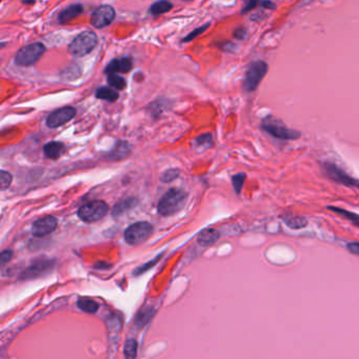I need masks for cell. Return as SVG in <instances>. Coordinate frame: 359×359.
<instances>
[{
  "mask_svg": "<svg viewBox=\"0 0 359 359\" xmlns=\"http://www.w3.org/2000/svg\"><path fill=\"white\" fill-rule=\"evenodd\" d=\"M187 201V193L179 189H170L161 199L158 204V213L163 216L175 214Z\"/></svg>",
  "mask_w": 359,
  "mask_h": 359,
  "instance_id": "cell-1",
  "label": "cell"
},
{
  "mask_svg": "<svg viewBox=\"0 0 359 359\" xmlns=\"http://www.w3.org/2000/svg\"><path fill=\"white\" fill-rule=\"evenodd\" d=\"M23 4H35V0H23Z\"/></svg>",
  "mask_w": 359,
  "mask_h": 359,
  "instance_id": "cell-37",
  "label": "cell"
},
{
  "mask_svg": "<svg viewBox=\"0 0 359 359\" xmlns=\"http://www.w3.org/2000/svg\"><path fill=\"white\" fill-rule=\"evenodd\" d=\"M153 225L147 221L133 223L125 231V239L131 246H138L148 241L153 234Z\"/></svg>",
  "mask_w": 359,
  "mask_h": 359,
  "instance_id": "cell-4",
  "label": "cell"
},
{
  "mask_svg": "<svg viewBox=\"0 0 359 359\" xmlns=\"http://www.w3.org/2000/svg\"><path fill=\"white\" fill-rule=\"evenodd\" d=\"M57 228V219L54 216H46L33 223L32 233L35 236L43 237L54 232Z\"/></svg>",
  "mask_w": 359,
  "mask_h": 359,
  "instance_id": "cell-11",
  "label": "cell"
},
{
  "mask_svg": "<svg viewBox=\"0 0 359 359\" xmlns=\"http://www.w3.org/2000/svg\"><path fill=\"white\" fill-rule=\"evenodd\" d=\"M98 43V38L95 33L91 31H86L79 34L69 46V51L72 55L76 57H83L88 55L93 51Z\"/></svg>",
  "mask_w": 359,
  "mask_h": 359,
  "instance_id": "cell-3",
  "label": "cell"
},
{
  "mask_svg": "<svg viewBox=\"0 0 359 359\" xmlns=\"http://www.w3.org/2000/svg\"><path fill=\"white\" fill-rule=\"evenodd\" d=\"M109 212V206L102 201L90 202L78 210V216L85 222H96L102 219Z\"/></svg>",
  "mask_w": 359,
  "mask_h": 359,
  "instance_id": "cell-5",
  "label": "cell"
},
{
  "mask_svg": "<svg viewBox=\"0 0 359 359\" xmlns=\"http://www.w3.org/2000/svg\"><path fill=\"white\" fill-rule=\"evenodd\" d=\"M261 7L265 8V9H269V10H274L275 9V5L271 2V0H264V2H262L261 4Z\"/></svg>",
  "mask_w": 359,
  "mask_h": 359,
  "instance_id": "cell-36",
  "label": "cell"
},
{
  "mask_svg": "<svg viewBox=\"0 0 359 359\" xmlns=\"http://www.w3.org/2000/svg\"><path fill=\"white\" fill-rule=\"evenodd\" d=\"M46 51L43 44H31L21 48L15 56V63L19 66H30L33 65L39 58H41Z\"/></svg>",
  "mask_w": 359,
  "mask_h": 359,
  "instance_id": "cell-6",
  "label": "cell"
},
{
  "mask_svg": "<svg viewBox=\"0 0 359 359\" xmlns=\"http://www.w3.org/2000/svg\"><path fill=\"white\" fill-rule=\"evenodd\" d=\"M173 8V5L168 2V0H159V2L155 3L150 11H151V14H153L154 16H157V15H162V14H165V13L171 11V9Z\"/></svg>",
  "mask_w": 359,
  "mask_h": 359,
  "instance_id": "cell-20",
  "label": "cell"
},
{
  "mask_svg": "<svg viewBox=\"0 0 359 359\" xmlns=\"http://www.w3.org/2000/svg\"><path fill=\"white\" fill-rule=\"evenodd\" d=\"M324 173L326 176H328L331 180H333L337 183H340L345 187H353L355 188V184L357 182L356 179L348 175L342 169L337 167L335 164L332 163H325L323 166Z\"/></svg>",
  "mask_w": 359,
  "mask_h": 359,
  "instance_id": "cell-8",
  "label": "cell"
},
{
  "mask_svg": "<svg viewBox=\"0 0 359 359\" xmlns=\"http://www.w3.org/2000/svg\"><path fill=\"white\" fill-rule=\"evenodd\" d=\"M132 66H133V63L130 58L124 57V58H119V59H114L105 68V73H108V74L128 73L132 70Z\"/></svg>",
  "mask_w": 359,
  "mask_h": 359,
  "instance_id": "cell-12",
  "label": "cell"
},
{
  "mask_svg": "<svg viewBox=\"0 0 359 359\" xmlns=\"http://www.w3.org/2000/svg\"><path fill=\"white\" fill-rule=\"evenodd\" d=\"M208 28H209V24H206V25L202 26V28H198V29L194 30L192 33H190L187 37L183 39V43H189V42L193 41L194 38H196L198 35H201L202 33H204Z\"/></svg>",
  "mask_w": 359,
  "mask_h": 359,
  "instance_id": "cell-30",
  "label": "cell"
},
{
  "mask_svg": "<svg viewBox=\"0 0 359 359\" xmlns=\"http://www.w3.org/2000/svg\"><path fill=\"white\" fill-rule=\"evenodd\" d=\"M268 72V64L264 61H255L251 63L247 71L245 79V89L247 92H253L256 90L262 78Z\"/></svg>",
  "mask_w": 359,
  "mask_h": 359,
  "instance_id": "cell-7",
  "label": "cell"
},
{
  "mask_svg": "<svg viewBox=\"0 0 359 359\" xmlns=\"http://www.w3.org/2000/svg\"><path fill=\"white\" fill-rule=\"evenodd\" d=\"M347 250L351 254L359 256V243H350L347 245Z\"/></svg>",
  "mask_w": 359,
  "mask_h": 359,
  "instance_id": "cell-31",
  "label": "cell"
},
{
  "mask_svg": "<svg viewBox=\"0 0 359 359\" xmlns=\"http://www.w3.org/2000/svg\"><path fill=\"white\" fill-rule=\"evenodd\" d=\"M50 265H51V262L48 261H39L33 265H31V267L28 269V271H25L23 273V278H34V277H37V271L39 270H42L43 272L47 269L50 268Z\"/></svg>",
  "mask_w": 359,
  "mask_h": 359,
  "instance_id": "cell-21",
  "label": "cell"
},
{
  "mask_svg": "<svg viewBox=\"0 0 359 359\" xmlns=\"http://www.w3.org/2000/svg\"><path fill=\"white\" fill-rule=\"evenodd\" d=\"M159 257H161V256H158L155 260H153V261H150L149 263H147V264H144V265H142V267H140L136 272H135V274H137V275H139L140 273H142V272H145V271H147L148 269H150L151 268V265H154L158 260H159Z\"/></svg>",
  "mask_w": 359,
  "mask_h": 359,
  "instance_id": "cell-32",
  "label": "cell"
},
{
  "mask_svg": "<svg viewBox=\"0 0 359 359\" xmlns=\"http://www.w3.org/2000/svg\"><path fill=\"white\" fill-rule=\"evenodd\" d=\"M96 97L110 102H114L118 99V93L108 87H101L96 91Z\"/></svg>",
  "mask_w": 359,
  "mask_h": 359,
  "instance_id": "cell-19",
  "label": "cell"
},
{
  "mask_svg": "<svg viewBox=\"0 0 359 359\" xmlns=\"http://www.w3.org/2000/svg\"><path fill=\"white\" fill-rule=\"evenodd\" d=\"M247 34H248L247 30L241 28V29H237V30L235 31L234 36H235L237 39H245L246 36H247Z\"/></svg>",
  "mask_w": 359,
  "mask_h": 359,
  "instance_id": "cell-34",
  "label": "cell"
},
{
  "mask_svg": "<svg viewBox=\"0 0 359 359\" xmlns=\"http://www.w3.org/2000/svg\"><path fill=\"white\" fill-rule=\"evenodd\" d=\"M13 255V252L10 250H6L2 253V265H5L6 262H8Z\"/></svg>",
  "mask_w": 359,
  "mask_h": 359,
  "instance_id": "cell-33",
  "label": "cell"
},
{
  "mask_svg": "<svg viewBox=\"0 0 359 359\" xmlns=\"http://www.w3.org/2000/svg\"><path fill=\"white\" fill-rule=\"evenodd\" d=\"M195 143L197 147H203V148H208L210 145H212V135L211 134H205L199 136L196 140Z\"/></svg>",
  "mask_w": 359,
  "mask_h": 359,
  "instance_id": "cell-29",
  "label": "cell"
},
{
  "mask_svg": "<svg viewBox=\"0 0 359 359\" xmlns=\"http://www.w3.org/2000/svg\"><path fill=\"white\" fill-rule=\"evenodd\" d=\"M63 151H64V144L61 142H58V141L49 142L45 145V148H44L45 155L49 158H52V159H56V158L60 157L61 154L63 153Z\"/></svg>",
  "mask_w": 359,
  "mask_h": 359,
  "instance_id": "cell-17",
  "label": "cell"
},
{
  "mask_svg": "<svg viewBox=\"0 0 359 359\" xmlns=\"http://www.w3.org/2000/svg\"><path fill=\"white\" fill-rule=\"evenodd\" d=\"M129 152L130 149H129V144L127 142H118L116 147L114 148L111 156L114 159H121L128 156Z\"/></svg>",
  "mask_w": 359,
  "mask_h": 359,
  "instance_id": "cell-23",
  "label": "cell"
},
{
  "mask_svg": "<svg viewBox=\"0 0 359 359\" xmlns=\"http://www.w3.org/2000/svg\"><path fill=\"white\" fill-rule=\"evenodd\" d=\"M115 18V11L111 6H100L92 15L91 23L97 29L109 25Z\"/></svg>",
  "mask_w": 359,
  "mask_h": 359,
  "instance_id": "cell-10",
  "label": "cell"
},
{
  "mask_svg": "<svg viewBox=\"0 0 359 359\" xmlns=\"http://www.w3.org/2000/svg\"><path fill=\"white\" fill-rule=\"evenodd\" d=\"M135 204V201L133 198L131 199H127V201L121 203V204H118L115 206L114 210H113V214L114 215H118V214H123V213L125 211H127L128 209H131L133 206H134Z\"/></svg>",
  "mask_w": 359,
  "mask_h": 359,
  "instance_id": "cell-26",
  "label": "cell"
},
{
  "mask_svg": "<svg viewBox=\"0 0 359 359\" xmlns=\"http://www.w3.org/2000/svg\"><path fill=\"white\" fill-rule=\"evenodd\" d=\"M138 344L135 339H128L125 344V356L128 358H135L137 356Z\"/></svg>",
  "mask_w": 359,
  "mask_h": 359,
  "instance_id": "cell-24",
  "label": "cell"
},
{
  "mask_svg": "<svg viewBox=\"0 0 359 359\" xmlns=\"http://www.w3.org/2000/svg\"><path fill=\"white\" fill-rule=\"evenodd\" d=\"M246 178H247V175L245 174V173H238V174H236L232 177V184H233V188H234V191L236 194H241Z\"/></svg>",
  "mask_w": 359,
  "mask_h": 359,
  "instance_id": "cell-25",
  "label": "cell"
},
{
  "mask_svg": "<svg viewBox=\"0 0 359 359\" xmlns=\"http://www.w3.org/2000/svg\"><path fill=\"white\" fill-rule=\"evenodd\" d=\"M220 237V233L215 229L204 230L198 236V244L203 247H210L216 244Z\"/></svg>",
  "mask_w": 359,
  "mask_h": 359,
  "instance_id": "cell-14",
  "label": "cell"
},
{
  "mask_svg": "<svg viewBox=\"0 0 359 359\" xmlns=\"http://www.w3.org/2000/svg\"><path fill=\"white\" fill-rule=\"evenodd\" d=\"M257 3H258V0H250V2L248 3V5L246 6V8L244 9L243 13H247V12H249L251 10H253L257 6Z\"/></svg>",
  "mask_w": 359,
  "mask_h": 359,
  "instance_id": "cell-35",
  "label": "cell"
},
{
  "mask_svg": "<svg viewBox=\"0 0 359 359\" xmlns=\"http://www.w3.org/2000/svg\"><path fill=\"white\" fill-rule=\"evenodd\" d=\"M12 179L13 177L9 172L2 171V176H0V188H2L3 191H5L7 188L10 187Z\"/></svg>",
  "mask_w": 359,
  "mask_h": 359,
  "instance_id": "cell-27",
  "label": "cell"
},
{
  "mask_svg": "<svg viewBox=\"0 0 359 359\" xmlns=\"http://www.w3.org/2000/svg\"><path fill=\"white\" fill-rule=\"evenodd\" d=\"M179 175V171L176 169H172V170H168L167 172H165L163 176H162V181L167 183V182H171L172 180H174L178 177Z\"/></svg>",
  "mask_w": 359,
  "mask_h": 359,
  "instance_id": "cell-28",
  "label": "cell"
},
{
  "mask_svg": "<svg viewBox=\"0 0 359 359\" xmlns=\"http://www.w3.org/2000/svg\"><path fill=\"white\" fill-rule=\"evenodd\" d=\"M327 209L329 211H331V212L335 213V214L339 215L341 218L350 221L353 225H355V227L359 228V215L356 214V213L348 211V210H345V209H342V208L333 207V206H329V207H327Z\"/></svg>",
  "mask_w": 359,
  "mask_h": 359,
  "instance_id": "cell-16",
  "label": "cell"
},
{
  "mask_svg": "<svg viewBox=\"0 0 359 359\" xmlns=\"http://www.w3.org/2000/svg\"><path fill=\"white\" fill-rule=\"evenodd\" d=\"M288 228L292 230H300L308 225V219L303 216H297L293 214H284L281 216Z\"/></svg>",
  "mask_w": 359,
  "mask_h": 359,
  "instance_id": "cell-13",
  "label": "cell"
},
{
  "mask_svg": "<svg viewBox=\"0 0 359 359\" xmlns=\"http://www.w3.org/2000/svg\"><path fill=\"white\" fill-rule=\"evenodd\" d=\"M78 308L86 313H96L99 309V303L91 298H79L77 302Z\"/></svg>",
  "mask_w": 359,
  "mask_h": 359,
  "instance_id": "cell-18",
  "label": "cell"
},
{
  "mask_svg": "<svg viewBox=\"0 0 359 359\" xmlns=\"http://www.w3.org/2000/svg\"><path fill=\"white\" fill-rule=\"evenodd\" d=\"M261 128L269 135L281 140H295L301 136L300 132L289 129L282 122L277 121V119H264L261 124Z\"/></svg>",
  "mask_w": 359,
  "mask_h": 359,
  "instance_id": "cell-2",
  "label": "cell"
},
{
  "mask_svg": "<svg viewBox=\"0 0 359 359\" xmlns=\"http://www.w3.org/2000/svg\"><path fill=\"white\" fill-rule=\"evenodd\" d=\"M84 11V8L82 5H72L70 7H68L66 9H64L58 16V20L61 23H65L69 22L72 19L78 17L79 15L82 14Z\"/></svg>",
  "mask_w": 359,
  "mask_h": 359,
  "instance_id": "cell-15",
  "label": "cell"
},
{
  "mask_svg": "<svg viewBox=\"0 0 359 359\" xmlns=\"http://www.w3.org/2000/svg\"><path fill=\"white\" fill-rule=\"evenodd\" d=\"M355 188L359 189V181H358V180H357V182H356V184H355Z\"/></svg>",
  "mask_w": 359,
  "mask_h": 359,
  "instance_id": "cell-38",
  "label": "cell"
},
{
  "mask_svg": "<svg viewBox=\"0 0 359 359\" xmlns=\"http://www.w3.org/2000/svg\"><path fill=\"white\" fill-rule=\"evenodd\" d=\"M108 84L110 87L115 88L117 90H124L127 86V82L126 79L122 76L117 75V73H113V74H109L108 76Z\"/></svg>",
  "mask_w": 359,
  "mask_h": 359,
  "instance_id": "cell-22",
  "label": "cell"
},
{
  "mask_svg": "<svg viewBox=\"0 0 359 359\" xmlns=\"http://www.w3.org/2000/svg\"><path fill=\"white\" fill-rule=\"evenodd\" d=\"M76 115V110L72 106H65L59 110H56L51 113L47 118V126L49 128L55 129L60 126H63Z\"/></svg>",
  "mask_w": 359,
  "mask_h": 359,
  "instance_id": "cell-9",
  "label": "cell"
}]
</instances>
